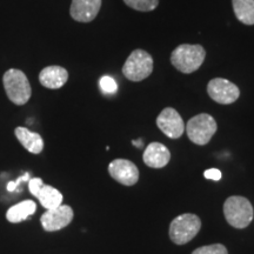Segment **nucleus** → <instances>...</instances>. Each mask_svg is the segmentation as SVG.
Masks as SVG:
<instances>
[{
	"mask_svg": "<svg viewBox=\"0 0 254 254\" xmlns=\"http://www.w3.org/2000/svg\"><path fill=\"white\" fill-rule=\"evenodd\" d=\"M14 134L19 142L31 153L39 154L44 150V140L39 133L32 132L26 127H17Z\"/></svg>",
	"mask_w": 254,
	"mask_h": 254,
	"instance_id": "4468645a",
	"label": "nucleus"
},
{
	"mask_svg": "<svg viewBox=\"0 0 254 254\" xmlns=\"http://www.w3.org/2000/svg\"><path fill=\"white\" fill-rule=\"evenodd\" d=\"M238 20L245 25H254V0H232Z\"/></svg>",
	"mask_w": 254,
	"mask_h": 254,
	"instance_id": "f3484780",
	"label": "nucleus"
},
{
	"mask_svg": "<svg viewBox=\"0 0 254 254\" xmlns=\"http://www.w3.org/2000/svg\"><path fill=\"white\" fill-rule=\"evenodd\" d=\"M206 58V51L201 45H179L171 55V63L178 71L185 74L195 72L200 68Z\"/></svg>",
	"mask_w": 254,
	"mask_h": 254,
	"instance_id": "f257e3e1",
	"label": "nucleus"
},
{
	"mask_svg": "<svg viewBox=\"0 0 254 254\" xmlns=\"http://www.w3.org/2000/svg\"><path fill=\"white\" fill-rule=\"evenodd\" d=\"M224 214L228 224L234 228H246L254 218V209L250 200L244 196L233 195L224 204Z\"/></svg>",
	"mask_w": 254,
	"mask_h": 254,
	"instance_id": "7ed1b4c3",
	"label": "nucleus"
},
{
	"mask_svg": "<svg viewBox=\"0 0 254 254\" xmlns=\"http://www.w3.org/2000/svg\"><path fill=\"white\" fill-rule=\"evenodd\" d=\"M201 221L198 215L182 214L172 220L170 225V238L177 245H185L199 233Z\"/></svg>",
	"mask_w": 254,
	"mask_h": 254,
	"instance_id": "39448f33",
	"label": "nucleus"
},
{
	"mask_svg": "<svg viewBox=\"0 0 254 254\" xmlns=\"http://www.w3.org/2000/svg\"><path fill=\"white\" fill-rule=\"evenodd\" d=\"M73 217H74V213L71 206L60 205L56 208L47 209L45 213L41 215L40 222L45 231L56 232L68 226L73 220Z\"/></svg>",
	"mask_w": 254,
	"mask_h": 254,
	"instance_id": "6e6552de",
	"label": "nucleus"
},
{
	"mask_svg": "<svg viewBox=\"0 0 254 254\" xmlns=\"http://www.w3.org/2000/svg\"><path fill=\"white\" fill-rule=\"evenodd\" d=\"M153 72V58L144 50H135L123 66V74L131 81H141Z\"/></svg>",
	"mask_w": 254,
	"mask_h": 254,
	"instance_id": "20e7f679",
	"label": "nucleus"
},
{
	"mask_svg": "<svg viewBox=\"0 0 254 254\" xmlns=\"http://www.w3.org/2000/svg\"><path fill=\"white\" fill-rule=\"evenodd\" d=\"M204 176L206 179L214 180V182H218V180L221 179V172L217 168H209V170H206Z\"/></svg>",
	"mask_w": 254,
	"mask_h": 254,
	"instance_id": "5701e85b",
	"label": "nucleus"
},
{
	"mask_svg": "<svg viewBox=\"0 0 254 254\" xmlns=\"http://www.w3.org/2000/svg\"><path fill=\"white\" fill-rule=\"evenodd\" d=\"M2 82L6 95L13 104L21 106L31 99L32 88L30 81L26 74L20 69L11 68L6 71L2 77Z\"/></svg>",
	"mask_w": 254,
	"mask_h": 254,
	"instance_id": "f03ea898",
	"label": "nucleus"
},
{
	"mask_svg": "<svg viewBox=\"0 0 254 254\" xmlns=\"http://www.w3.org/2000/svg\"><path fill=\"white\" fill-rule=\"evenodd\" d=\"M207 93L215 103L230 105L240 97V90L236 84L222 78L212 79L207 85Z\"/></svg>",
	"mask_w": 254,
	"mask_h": 254,
	"instance_id": "0eeeda50",
	"label": "nucleus"
},
{
	"mask_svg": "<svg viewBox=\"0 0 254 254\" xmlns=\"http://www.w3.org/2000/svg\"><path fill=\"white\" fill-rule=\"evenodd\" d=\"M37 204L33 200H24L19 204L12 206L6 213V219L12 224H18L30 217L36 212Z\"/></svg>",
	"mask_w": 254,
	"mask_h": 254,
	"instance_id": "2eb2a0df",
	"label": "nucleus"
},
{
	"mask_svg": "<svg viewBox=\"0 0 254 254\" xmlns=\"http://www.w3.org/2000/svg\"><path fill=\"white\" fill-rule=\"evenodd\" d=\"M142 159L148 167L163 168L170 163L171 153L166 146L160 142H151L144 151Z\"/></svg>",
	"mask_w": 254,
	"mask_h": 254,
	"instance_id": "ddd939ff",
	"label": "nucleus"
},
{
	"mask_svg": "<svg viewBox=\"0 0 254 254\" xmlns=\"http://www.w3.org/2000/svg\"><path fill=\"white\" fill-rule=\"evenodd\" d=\"M132 144H133V145H135L136 147H141V145H142V140H141V139H138V140H133V141H132Z\"/></svg>",
	"mask_w": 254,
	"mask_h": 254,
	"instance_id": "b1692460",
	"label": "nucleus"
},
{
	"mask_svg": "<svg viewBox=\"0 0 254 254\" xmlns=\"http://www.w3.org/2000/svg\"><path fill=\"white\" fill-rule=\"evenodd\" d=\"M192 254H228V252L226 247L221 244H213V245L199 247Z\"/></svg>",
	"mask_w": 254,
	"mask_h": 254,
	"instance_id": "6ab92c4d",
	"label": "nucleus"
},
{
	"mask_svg": "<svg viewBox=\"0 0 254 254\" xmlns=\"http://www.w3.org/2000/svg\"><path fill=\"white\" fill-rule=\"evenodd\" d=\"M124 2L135 11L150 12L157 8L159 0H124Z\"/></svg>",
	"mask_w": 254,
	"mask_h": 254,
	"instance_id": "a211bd4d",
	"label": "nucleus"
},
{
	"mask_svg": "<svg viewBox=\"0 0 254 254\" xmlns=\"http://www.w3.org/2000/svg\"><path fill=\"white\" fill-rule=\"evenodd\" d=\"M68 80L67 69L62 67V66L53 65L47 66L40 72L39 81L44 87L50 88V90H58L63 87Z\"/></svg>",
	"mask_w": 254,
	"mask_h": 254,
	"instance_id": "f8f14e48",
	"label": "nucleus"
},
{
	"mask_svg": "<svg viewBox=\"0 0 254 254\" xmlns=\"http://www.w3.org/2000/svg\"><path fill=\"white\" fill-rule=\"evenodd\" d=\"M101 7V0H72L69 13L75 21L90 23L97 18Z\"/></svg>",
	"mask_w": 254,
	"mask_h": 254,
	"instance_id": "9b49d317",
	"label": "nucleus"
},
{
	"mask_svg": "<svg viewBox=\"0 0 254 254\" xmlns=\"http://www.w3.org/2000/svg\"><path fill=\"white\" fill-rule=\"evenodd\" d=\"M38 200L46 209L56 208L63 204V194L55 187L44 184L37 194Z\"/></svg>",
	"mask_w": 254,
	"mask_h": 254,
	"instance_id": "dca6fc26",
	"label": "nucleus"
},
{
	"mask_svg": "<svg viewBox=\"0 0 254 254\" xmlns=\"http://www.w3.org/2000/svg\"><path fill=\"white\" fill-rule=\"evenodd\" d=\"M109 172L116 182L125 186H132L138 183V167L127 159H114L109 165Z\"/></svg>",
	"mask_w": 254,
	"mask_h": 254,
	"instance_id": "9d476101",
	"label": "nucleus"
},
{
	"mask_svg": "<svg viewBox=\"0 0 254 254\" xmlns=\"http://www.w3.org/2000/svg\"><path fill=\"white\" fill-rule=\"evenodd\" d=\"M43 185L44 183L40 178H33V179H30V182H28V190H30L31 194L37 196L38 192H39Z\"/></svg>",
	"mask_w": 254,
	"mask_h": 254,
	"instance_id": "412c9836",
	"label": "nucleus"
},
{
	"mask_svg": "<svg viewBox=\"0 0 254 254\" xmlns=\"http://www.w3.org/2000/svg\"><path fill=\"white\" fill-rule=\"evenodd\" d=\"M217 129V122L213 117L207 113H201L193 117L186 125V133L190 140L200 146L208 144Z\"/></svg>",
	"mask_w": 254,
	"mask_h": 254,
	"instance_id": "423d86ee",
	"label": "nucleus"
},
{
	"mask_svg": "<svg viewBox=\"0 0 254 254\" xmlns=\"http://www.w3.org/2000/svg\"><path fill=\"white\" fill-rule=\"evenodd\" d=\"M157 125L165 135L171 139H178L185 132V124L180 114L172 107L163 110L157 118Z\"/></svg>",
	"mask_w": 254,
	"mask_h": 254,
	"instance_id": "1a4fd4ad",
	"label": "nucleus"
},
{
	"mask_svg": "<svg viewBox=\"0 0 254 254\" xmlns=\"http://www.w3.org/2000/svg\"><path fill=\"white\" fill-rule=\"evenodd\" d=\"M100 88L103 90L105 93H114L118 90V85H117L116 80L113 78L109 77V75H104L103 78L100 79L99 81Z\"/></svg>",
	"mask_w": 254,
	"mask_h": 254,
	"instance_id": "aec40b11",
	"label": "nucleus"
},
{
	"mask_svg": "<svg viewBox=\"0 0 254 254\" xmlns=\"http://www.w3.org/2000/svg\"><path fill=\"white\" fill-rule=\"evenodd\" d=\"M23 182H30V173H25L23 177H19L15 182H9L7 185L8 192H14L15 189Z\"/></svg>",
	"mask_w": 254,
	"mask_h": 254,
	"instance_id": "4be33fe9",
	"label": "nucleus"
}]
</instances>
